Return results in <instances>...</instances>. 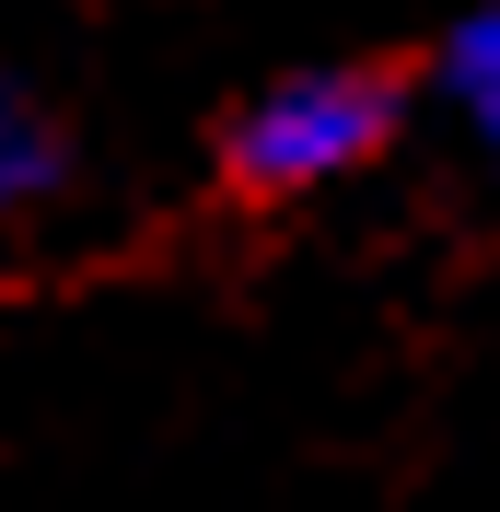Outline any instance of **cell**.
Segmentation results:
<instances>
[{"instance_id": "obj_3", "label": "cell", "mask_w": 500, "mask_h": 512, "mask_svg": "<svg viewBox=\"0 0 500 512\" xmlns=\"http://www.w3.org/2000/svg\"><path fill=\"white\" fill-rule=\"evenodd\" d=\"M454 105H466L477 140L500 152V0H489V12H466V35H454Z\"/></svg>"}, {"instance_id": "obj_2", "label": "cell", "mask_w": 500, "mask_h": 512, "mask_svg": "<svg viewBox=\"0 0 500 512\" xmlns=\"http://www.w3.org/2000/svg\"><path fill=\"white\" fill-rule=\"evenodd\" d=\"M59 175H70V152H59V128H47V105L0 70V222H12V210H35Z\"/></svg>"}, {"instance_id": "obj_1", "label": "cell", "mask_w": 500, "mask_h": 512, "mask_svg": "<svg viewBox=\"0 0 500 512\" xmlns=\"http://www.w3.org/2000/svg\"><path fill=\"white\" fill-rule=\"evenodd\" d=\"M384 140H396V82L384 70H291L233 117L221 163L256 198H303L326 175H349V163H373Z\"/></svg>"}]
</instances>
